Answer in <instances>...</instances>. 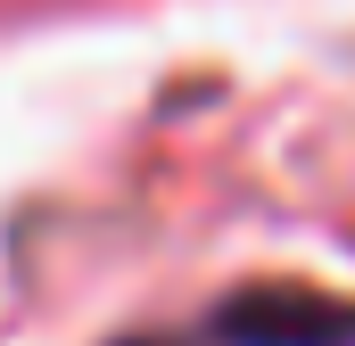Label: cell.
I'll return each instance as SVG.
<instances>
[{
    "mask_svg": "<svg viewBox=\"0 0 355 346\" xmlns=\"http://www.w3.org/2000/svg\"><path fill=\"white\" fill-rule=\"evenodd\" d=\"M207 338L232 346H347L355 313H339V297H289V289H265V297H232L223 322Z\"/></svg>",
    "mask_w": 355,
    "mask_h": 346,
    "instance_id": "cell-1",
    "label": "cell"
}]
</instances>
